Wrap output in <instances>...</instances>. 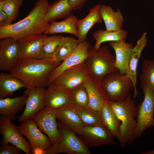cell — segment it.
I'll use <instances>...</instances> for the list:
<instances>
[{
  "label": "cell",
  "mask_w": 154,
  "mask_h": 154,
  "mask_svg": "<svg viewBox=\"0 0 154 154\" xmlns=\"http://www.w3.org/2000/svg\"><path fill=\"white\" fill-rule=\"evenodd\" d=\"M100 12L104 23L106 30L116 31L123 29L124 19L120 9L115 11L111 7L102 4L100 5Z\"/></svg>",
  "instance_id": "24"
},
{
  "label": "cell",
  "mask_w": 154,
  "mask_h": 154,
  "mask_svg": "<svg viewBox=\"0 0 154 154\" xmlns=\"http://www.w3.org/2000/svg\"><path fill=\"white\" fill-rule=\"evenodd\" d=\"M0 41V70L10 72L21 59L18 40L8 37Z\"/></svg>",
  "instance_id": "13"
},
{
  "label": "cell",
  "mask_w": 154,
  "mask_h": 154,
  "mask_svg": "<svg viewBox=\"0 0 154 154\" xmlns=\"http://www.w3.org/2000/svg\"><path fill=\"white\" fill-rule=\"evenodd\" d=\"M83 85L88 96V107L96 111H101L108 101L101 82L89 76Z\"/></svg>",
  "instance_id": "18"
},
{
  "label": "cell",
  "mask_w": 154,
  "mask_h": 154,
  "mask_svg": "<svg viewBox=\"0 0 154 154\" xmlns=\"http://www.w3.org/2000/svg\"><path fill=\"white\" fill-rule=\"evenodd\" d=\"M73 106L83 122L84 126H104L102 121L101 111H96L89 107L82 108Z\"/></svg>",
  "instance_id": "30"
},
{
  "label": "cell",
  "mask_w": 154,
  "mask_h": 154,
  "mask_svg": "<svg viewBox=\"0 0 154 154\" xmlns=\"http://www.w3.org/2000/svg\"><path fill=\"white\" fill-rule=\"evenodd\" d=\"M84 63L89 76L100 81L107 74L118 70L116 66V58L106 46H100L95 49L90 45L88 56Z\"/></svg>",
  "instance_id": "4"
},
{
  "label": "cell",
  "mask_w": 154,
  "mask_h": 154,
  "mask_svg": "<svg viewBox=\"0 0 154 154\" xmlns=\"http://www.w3.org/2000/svg\"><path fill=\"white\" fill-rule=\"evenodd\" d=\"M23 87H27L11 74L0 73V99L13 95L14 92Z\"/></svg>",
  "instance_id": "27"
},
{
  "label": "cell",
  "mask_w": 154,
  "mask_h": 154,
  "mask_svg": "<svg viewBox=\"0 0 154 154\" xmlns=\"http://www.w3.org/2000/svg\"><path fill=\"white\" fill-rule=\"evenodd\" d=\"M69 91L65 86L52 82L45 92V106L56 110L70 104Z\"/></svg>",
  "instance_id": "16"
},
{
  "label": "cell",
  "mask_w": 154,
  "mask_h": 154,
  "mask_svg": "<svg viewBox=\"0 0 154 154\" xmlns=\"http://www.w3.org/2000/svg\"><path fill=\"white\" fill-rule=\"evenodd\" d=\"M100 5H97L91 8L86 17L77 21L76 27L79 34L78 38L79 42L86 40L87 34L91 28L96 23H102V19L100 12Z\"/></svg>",
  "instance_id": "23"
},
{
  "label": "cell",
  "mask_w": 154,
  "mask_h": 154,
  "mask_svg": "<svg viewBox=\"0 0 154 154\" xmlns=\"http://www.w3.org/2000/svg\"><path fill=\"white\" fill-rule=\"evenodd\" d=\"M141 87L144 98L137 107V127L132 142L147 128L154 126V91L147 84H141Z\"/></svg>",
  "instance_id": "7"
},
{
  "label": "cell",
  "mask_w": 154,
  "mask_h": 154,
  "mask_svg": "<svg viewBox=\"0 0 154 154\" xmlns=\"http://www.w3.org/2000/svg\"><path fill=\"white\" fill-rule=\"evenodd\" d=\"M64 37L58 35L47 36L42 47L38 59L53 58L56 50Z\"/></svg>",
  "instance_id": "31"
},
{
  "label": "cell",
  "mask_w": 154,
  "mask_h": 154,
  "mask_svg": "<svg viewBox=\"0 0 154 154\" xmlns=\"http://www.w3.org/2000/svg\"><path fill=\"white\" fill-rule=\"evenodd\" d=\"M27 96L25 94L13 98L0 99V114L11 121L16 119L18 112L24 108Z\"/></svg>",
  "instance_id": "22"
},
{
  "label": "cell",
  "mask_w": 154,
  "mask_h": 154,
  "mask_svg": "<svg viewBox=\"0 0 154 154\" xmlns=\"http://www.w3.org/2000/svg\"><path fill=\"white\" fill-rule=\"evenodd\" d=\"M9 118L0 117V132L2 135L1 145L10 143L21 149L27 154H31L32 147L19 132L17 126Z\"/></svg>",
  "instance_id": "8"
},
{
  "label": "cell",
  "mask_w": 154,
  "mask_h": 154,
  "mask_svg": "<svg viewBox=\"0 0 154 154\" xmlns=\"http://www.w3.org/2000/svg\"><path fill=\"white\" fill-rule=\"evenodd\" d=\"M141 84L149 85L154 91V60H145L142 66V73L140 77Z\"/></svg>",
  "instance_id": "34"
},
{
  "label": "cell",
  "mask_w": 154,
  "mask_h": 154,
  "mask_svg": "<svg viewBox=\"0 0 154 154\" xmlns=\"http://www.w3.org/2000/svg\"><path fill=\"white\" fill-rule=\"evenodd\" d=\"M23 0H4L3 10L12 22L17 17L19 9Z\"/></svg>",
  "instance_id": "35"
},
{
  "label": "cell",
  "mask_w": 154,
  "mask_h": 154,
  "mask_svg": "<svg viewBox=\"0 0 154 154\" xmlns=\"http://www.w3.org/2000/svg\"><path fill=\"white\" fill-rule=\"evenodd\" d=\"M90 45V42L87 40L79 42L74 51L51 72L47 80L48 85L66 70L84 62L88 56V49Z\"/></svg>",
  "instance_id": "12"
},
{
  "label": "cell",
  "mask_w": 154,
  "mask_h": 154,
  "mask_svg": "<svg viewBox=\"0 0 154 154\" xmlns=\"http://www.w3.org/2000/svg\"><path fill=\"white\" fill-rule=\"evenodd\" d=\"M12 23L4 10H0V27L11 25Z\"/></svg>",
  "instance_id": "38"
},
{
  "label": "cell",
  "mask_w": 154,
  "mask_h": 154,
  "mask_svg": "<svg viewBox=\"0 0 154 154\" xmlns=\"http://www.w3.org/2000/svg\"><path fill=\"white\" fill-rule=\"evenodd\" d=\"M72 11L68 0H56L50 5L44 15L45 20L48 23L60 19L66 18Z\"/></svg>",
  "instance_id": "25"
},
{
  "label": "cell",
  "mask_w": 154,
  "mask_h": 154,
  "mask_svg": "<svg viewBox=\"0 0 154 154\" xmlns=\"http://www.w3.org/2000/svg\"><path fill=\"white\" fill-rule=\"evenodd\" d=\"M31 153L33 154H46V149L44 150L40 148L32 149Z\"/></svg>",
  "instance_id": "39"
},
{
  "label": "cell",
  "mask_w": 154,
  "mask_h": 154,
  "mask_svg": "<svg viewBox=\"0 0 154 154\" xmlns=\"http://www.w3.org/2000/svg\"><path fill=\"white\" fill-rule=\"evenodd\" d=\"M21 151L16 146L9 143L2 144L0 147V154H20Z\"/></svg>",
  "instance_id": "36"
},
{
  "label": "cell",
  "mask_w": 154,
  "mask_h": 154,
  "mask_svg": "<svg viewBox=\"0 0 154 154\" xmlns=\"http://www.w3.org/2000/svg\"><path fill=\"white\" fill-rule=\"evenodd\" d=\"M140 154H154V149L149 151H148L140 153Z\"/></svg>",
  "instance_id": "41"
},
{
  "label": "cell",
  "mask_w": 154,
  "mask_h": 154,
  "mask_svg": "<svg viewBox=\"0 0 154 154\" xmlns=\"http://www.w3.org/2000/svg\"><path fill=\"white\" fill-rule=\"evenodd\" d=\"M46 89L44 87L26 88L23 94L27 97L24 110L18 118L22 122L27 119H33L35 115L45 106L44 96Z\"/></svg>",
  "instance_id": "14"
},
{
  "label": "cell",
  "mask_w": 154,
  "mask_h": 154,
  "mask_svg": "<svg viewBox=\"0 0 154 154\" xmlns=\"http://www.w3.org/2000/svg\"><path fill=\"white\" fill-rule=\"evenodd\" d=\"M89 77L84 62L64 71L52 82L66 87L69 90L83 84Z\"/></svg>",
  "instance_id": "15"
},
{
  "label": "cell",
  "mask_w": 154,
  "mask_h": 154,
  "mask_svg": "<svg viewBox=\"0 0 154 154\" xmlns=\"http://www.w3.org/2000/svg\"><path fill=\"white\" fill-rule=\"evenodd\" d=\"M46 35L41 34L18 40L21 59H38L42 47L45 42Z\"/></svg>",
  "instance_id": "17"
},
{
  "label": "cell",
  "mask_w": 154,
  "mask_h": 154,
  "mask_svg": "<svg viewBox=\"0 0 154 154\" xmlns=\"http://www.w3.org/2000/svg\"><path fill=\"white\" fill-rule=\"evenodd\" d=\"M4 0H0V10H3Z\"/></svg>",
  "instance_id": "40"
},
{
  "label": "cell",
  "mask_w": 154,
  "mask_h": 154,
  "mask_svg": "<svg viewBox=\"0 0 154 154\" xmlns=\"http://www.w3.org/2000/svg\"><path fill=\"white\" fill-rule=\"evenodd\" d=\"M56 119L76 134L79 135L84 126L83 123L71 104L56 110Z\"/></svg>",
  "instance_id": "21"
},
{
  "label": "cell",
  "mask_w": 154,
  "mask_h": 154,
  "mask_svg": "<svg viewBox=\"0 0 154 154\" xmlns=\"http://www.w3.org/2000/svg\"><path fill=\"white\" fill-rule=\"evenodd\" d=\"M147 35L146 32L143 33L137 41L134 47L133 46L131 51L127 74L131 80L134 86L133 98H136L139 94L136 88L137 66L141 52L147 43Z\"/></svg>",
  "instance_id": "19"
},
{
  "label": "cell",
  "mask_w": 154,
  "mask_h": 154,
  "mask_svg": "<svg viewBox=\"0 0 154 154\" xmlns=\"http://www.w3.org/2000/svg\"><path fill=\"white\" fill-rule=\"evenodd\" d=\"M101 84L108 100L112 102L125 99L134 88L128 74L122 75L118 70L105 76Z\"/></svg>",
  "instance_id": "6"
},
{
  "label": "cell",
  "mask_w": 154,
  "mask_h": 154,
  "mask_svg": "<svg viewBox=\"0 0 154 154\" xmlns=\"http://www.w3.org/2000/svg\"><path fill=\"white\" fill-rule=\"evenodd\" d=\"M78 19L72 14L63 21L51 23L44 34L52 35L56 33H66L74 35L77 38L79 34L76 27Z\"/></svg>",
  "instance_id": "26"
},
{
  "label": "cell",
  "mask_w": 154,
  "mask_h": 154,
  "mask_svg": "<svg viewBox=\"0 0 154 154\" xmlns=\"http://www.w3.org/2000/svg\"><path fill=\"white\" fill-rule=\"evenodd\" d=\"M108 102L120 120V137L118 140L121 148L130 145L135 132L137 121L135 119L137 115V107L135 101L129 93L127 98L118 102L108 100Z\"/></svg>",
  "instance_id": "3"
},
{
  "label": "cell",
  "mask_w": 154,
  "mask_h": 154,
  "mask_svg": "<svg viewBox=\"0 0 154 154\" xmlns=\"http://www.w3.org/2000/svg\"><path fill=\"white\" fill-rule=\"evenodd\" d=\"M19 132L29 141L32 149H46L52 143L46 135L38 128L33 119H26L16 126Z\"/></svg>",
  "instance_id": "11"
},
{
  "label": "cell",
  "mask_w": 154,
  "mask_h": 154,
  "mask_svg": "<svg viewBox=\"0 0 154 154\" xmlns=\"http://www.w3.org/2000/svg\"><path fill=\"white\" fill-rule=\"evenodd\" d=\"M59 138L46 149V154H91L88 147L76 133L60 122Z\"/></svg>",
  "instance_id": "5"
},
{
  "label": "cell",
  "mask_w": 154,
  "mask_h": 154,
  "mask_svg": "<svg viewBox=\"0 0 154 154\" xmlns=\"http://www.w3.org/2000/svg\"><path fill=\"white\" fill-rule=\"evenodd\" d=\"M109 44L115 52L116 67L121 74H127L131 51L133 47V45L127 43L125 40L110 42Z\"/></svg>",
  "instance_id": "20"
},
{
  "label": "cell",
  "mask_w": 154,
  "mask_h": 154,
  "mask_svg": "<svg viewBox=\"0 0 154 154\" xmlns=\"http://www.w3.org/2000/svg\"><path fill=\"white\" fill-rule=\"evenodd\" d=\"M79 137L88 147L115 144L114 137L104 126H84Z\"/></svg>",
  "instance_id": "10"
},
{
  "label": "cell",
  "mask_w": 154,
  "mask_h": 154,
  "mask_svg": "<svg viewBox=\"0 0 154 154\" xmlns=\"http://www.w3.org/2000/svg\"><path fill=\"white\" fill-rule=\"evenodd\" d=\"M107 101L104 103L101 111L103 122L104 126L118 140L121 122Z\"/></svg>",
  "instance_id": "28"
},
{
  "label": "cell",
  "mask_w": 154,
  "mask_h": 154,
  "mask_svg": "<svg viewBox=\"0 0 154 154\" xmlns=\"http://www.w3.org/2000/svg\"><path fill=\"white\" fill-rule=\"evenodd\" d=\"M50 4L48 0H38L25 18L18 22L0 27V39L8 37L16 40L44 34L50 24L44 19Z\"/></svg>",
  "instance_id": "1"
},
{
  "label": "cell",
  "mask_w": 154,
  "mask_h": 154,
  "mask_svg": "<svg viewBox=\"0 0 154 154\" xmlns=\"http://www.w3.org/2000/svg\"><path fill=\"white\" fill-rule=\"evenodd\" d=\"M69 97L70 104L82 108L88 107V98L83 84L69 90Z\"/></svg>",
  "instance_id": "33"
},
{
  "label": "cell",
  "mask_w": 154,
  "mask_h": 154,
  "mask_svg": "<svg viewBox=\"0 0 154 154\" xmlns=\"http://www.w3.org/2000/svg\"><path fill=\"white\" fill-rule=\"evenodd\" d=\"M62 61L54 58L21 59L10 74L20 80L27 88L48 86L50 74Z\"/></svg>",
  "instance_id": "2"
},
{
  "label": "cell",
  "mask_w": 154,
  "mask_h": 154,
  "mask_svg": "<svg viewBox=\"0 0 154 154\" xmlns=\"http://www.w3.org/2000/svg\"><path fill=\"white\" fill-rule=\"evenodd\" d=\"M78 43V39L74 37H64L56 50L53 58L62 61L74 51Z\"/></svg>",
  "instance_id": "32"
},
{
  "label": "cell",
  "mask_w": 154,
  "mask_h": 154,
  "mask_svg": "<svg viewBox=\"0 0 154 154\" xmlns=\"http://www.w3.org/2000/svg\"><path fill=\"white\" fill-rule=\"evenodd\" d=\"M87 0H68L72 11L80 10L84 5Z\"/></svg>",
  "instance_id": "37"
},
{
  "label": "cell",
  "mask_w": 154,
  "mask_h": 154,
  "mask_svg": "<svg viewBox=\"0 0 154 154\" xmlns=\"http://www.w3.org/2000/svg\"><path fill=\"white\" fill-rule=\"evenodd\" d=\"M92 36L96 41L94 47L95 49H97L104 42L118 41L125 40L127 36V33L123 29L116 31L100 29L95 31Z\"/></svg>",
  "instance_id": "29"
},
{
  "label": "cell",
  "mask_w": 154,
  "mask_h": 154,
  "mask_svg": "<svg viewBox=\"0 0 154 154\" xmlns=\"http://www.w3.org/2000/svg\"><path fill=\"white\" fill-rule=\"evenodd\" d=\"M56 119V110L46 106L38 112L33 118L39 129L46 134L52 144L57 141L60 136Z\"/></svg>",
  "instance_id": "9"
}]
</instances>
